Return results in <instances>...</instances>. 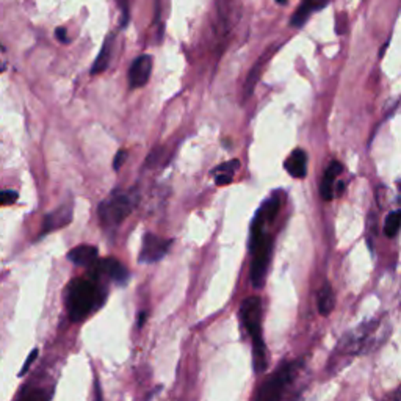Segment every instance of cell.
Segmentation results:
<instances>
[{
  "mask_svg": "<svg viewBox=\"0 0 401 401\" xmlns=\"http://www.w3.org/2000/svg\"><path fill=\"white\" fill-rule=\"evenodd\" d=\"M102 301V294L96 279L75 278L68 284L66 309L68 315L74 323H79L94 311Z\"/></svg>",
  "mask_w": 401,
  "mask_h": 401,
  "instance_id": "1",
  "label": "cell"
},
{
  "mask_svg": "<svg viewBox=\"0 0 401 401\" xmlns=\"http://www.w3.org/2000/svg\"><path fill=\"white\" fill-rule=\"evenodd\" d=\"M240 317L245 324L248 334L253 339V357L254 370L262 373L267 370V346L262 339V301L257 296L246 298L242 302Z\"/></svg>",
  "mask_w": 401,
  "mask_h": 401,
  "instance_id": "2",
  "label": "cell"
},
{
  "mask_svg": "<svg viewBox=\"0 0 401 401\" xmlns=\"http://www.w3.org/2000/svg\"><path fill=\"white\" fill-rule=\"evenodd\" d=\"M138 196L132 192L115 193L99 205V218L105 227H116L122 223L137 205Z\"/></svg>",
  "mask_w": 401,
  "mask_h": 401,
  "instance_id": "3",
  "label": "cell"
},
{
  "mask_svg": "<svg viewBox=\"0 0 401 401\" xmlns=\"http://www.w3.org/2000/svg\"><path fill=\"white\" fill-rule=\"evenodd\" d=\"M300 362H284L259 389L256 401H281L292 379L295 378Z\"/></svg>",
  "mask_w": 401,
  "mask_h": 401,
  "instance_id": "4",
  "label": "cell"
},
{
  "mask_svg": "<svg viewBox=\"0 0 401 401\" xmlns=\"http://www.w3.org/2000/svg\"><path fill=\"white\" fill-rule=\"evenodd\" d=\"M251 249L253 263H251V283L256 289H260L265 284L267 278L270 259H272L273 240L272 237L265 234Z\"/></svg>",
  "mask_w": 401,
  "mask_h": 401,
  "instance_id": "5",
  "label": "cell"
},
{
  "mask_svg": "<svg viewBox=\"0 0 401 401\" xmlns=\"http://www.w3.org/2000/svg\"><path fill=\"white\" fill-rule=\"evenodd\" d=\"M171 240L161 238L155 234H148L143 238L142 253H140V262L142 263H155L164 259L171 248Z\"/></svg>",
  "mask_w": 401,
  "mask_h": 401,
  "instance_id": "6",
  "label": "cell"
},
{
  "mask_svg": "<svg viewBox=\"0 0 401 401\" xmlns=\"http://www.w3.org/2000/svg\"><path fill=\"white\" fill-rule=\"evenodd\" d=\"M90 274L93 279H97L99 276H105V278L115 281L118 284L126 283L129 279V270L119 260L112 257L99 260V262L91 265Z\"/></svg>",
  "mask_w": 401,
  "mask_h": 401,
  "instance_id": "7",
  "label": "cell"
},
{
  "mask_svg": "<svg viewBox=\"0 0 401 401\" xmlns=\"http://www.w3.org/2000/svg\"><path fill=\"white\" fill-rule=\"evenodd\" d=\"M73 214H74L73 204L68 203V204L60 205V207L53 210V212L46 215L44 221H42V229H41L40 237L51 234V232L57 229H63L64 226H68L73 221Z\"/></svg>",
  "mask_w": 401,
  "mask_h": 401,
  "instance_id": "8",
  "label": "cell"
},
{
  "mask_svg": "<svg viewBox=\"0 0 401 401\" xmlns=\"http://www.w3.org/2000/svg\"><path fill=\"white\" fill-rule=\"evenodd\" d=\"M153 73V58L149 55H140L133 60L129 69V83L130 88H142L151 77Z\"/></svg>",
  "mask_w": 401,
  "mask_h": 401,
  "instance_id": "9",
  "label": "cell"
},
{
  "mask_svg": "<svg viewBox=\"0 0 401 401\" xmlns=\"http://www.w3.org/2000/svg\"><path fill=\"white\" fill-rule=\"evenodd\" d=\"M68 259L79 267H91L97 262V248L91 245H80L71 249Z\"/></svg>",
  "mask_w": 401,
  "mask_h": 401,
  "instance_id": "10",
  "label": "cell"
},
{
  "mask_svg": "<svg viewBox=\"0 0 401 401\" xmlns=\"http://www.w3.org/2000/svg\"><path fill=\"white\" fill-rule=\"evenodd\" d=\"M344 166L339 161H331V165L326 168V172L322 179V185H320V194L324 200H331L334 196V181L342 172Z\"/></svg>",
  "mask_w": 401,
  "mask_h": 401,
  "instance_id": "11",
  "label": "cell"
},
{
  "mask_svg": "<svg viewBox=\"0 0 401 401\" xmlns=\"http://www.w3.org/2000/svg\"><path fill=\"white\" fill-rule=\"evenodd\" d=\"M285 170L292 177L302 179L306 177L307 170V155L302 149H296L285 161Z\"/></svg>",
  "mask_w": 401,
  "mask_h": 401,
  "instance_id": "12",
  "label": "cell"
},
{
  "mask_svg": "<svg viewBox=\"0 0 401 401\" xmlns=\"http://www.w3.org/2000/svg\"><path fill=\"white\" fill-rule=\"evenodd\" d=\"M335 307V295L333 287L329 284H324L322 290L318 292V311L322 315H329Z\"/></svg>",
  "mask_w": 401,
  "mask_h": 401,
  "instance_id": "13",
  "label": "cell"
},
{
  "mask_svg": "<svg viewBox=\"0 0 401 401\" xmlns=\"http://www.w3.org/2000/svg\"><path fill=\"white\" fill-rule=\"evenodd\" d=\"M112 42H113V36H108L104 42V46H102V51L99 52V57L96 58L93 69H91V74H101L107 69L108 63H110V55H112Z\"/></svg>",
  "mask_w": 401,
  "mask_h": 401,
  "instance_id": "14",
  "label": "cell"
},
{
  "mask_svg": "<svg viewBox=\"0 0 401 401\" xmlns=\"http://www.w3.org/2000/svg\"><path fill=\"white\" fill-rule=\"evenodd\" d=\"M401 227V210H395V212L389 214L386 218V224H384V234L389 238H392L398 234Z\"/></svg>",
  "mask_w": 401,
  "mask_h": 401,
  "instance_id": "15",
  "label": "cell"
},
{
  "mask_svg": "<svg viewBox=\"0 0 401 401\" xmlns=\"http://www.w3.org/2000/svg\"><path fill=\"white\" fill-rule=\"evenodd\" d=\"M240 168V161L238 160H229L226 161V164H221L216 168H214L212 174L214 176H218V174H231L234 176V172Z\"/></svg>",
  "mask_w": 401,
  "mask_h": 401,
  "instance_id": "16",
  "label": "cell"
},
{
  "mask_svg": "<svg viewBox=\"0 0 401 401\" xmlns=\"http://www.w3.org/2000/svg\"><path fill=\"white\" fill-rule=\"evenodd\" d=\"M19 401H49V397L42 389H29L21 395Z\"/></svg>",
  "mask_w": 401,
  "mask_h": 401,
  "instance_id": "17",
  "label": "cell"
},
{
  "mask_svg": "<svg viewBox=\"0 0 401 401\" xmlns=\"http://www.w3.org/2000/svg\"><path fill=\"white\" fill-rule=\"evenodd\" d=\"M311 8L307 7V5L302 3L300 8H298V12L294 14V18H292V24L295 27H300L306 23V19L309 18V14H311Z\"/></svg>",
  "mask_w": 401,
  "mask_h": 401,
  "instance_id": "18",
  "label": "cell"
},
{
  "mask_svg": "<svg viewBox=\"0 0 401 401\" xmlns=\"http://www.w3.org/2000/svg\"><path fill=\"white\" fill-rule=\"evenodd\" d=\"M259 71H260L259 64H256V66L253 68V71L249 73V75H248V80H246V85H245V94H246V97L251 96V93H253L254 85H256L257 79H259Z\"/></svg>",
  "mask_w": 401,
  "mask_h": 401,
  "instance_id": "19",
  "label": "cell"
},
{
  "mask_svg": "<svg viewBox=\"0 0 401 401\" xmlns=\"http://www.w3.org/2000/svg\"><path fill=\"white\" fill-rule=\"evenodd\" d=\"M19 194L14 190H3L0 192V205H12L18 200Z\"/></svg>",
  "mask_w": 401,
  "mask_h": 401,
  "instance_id": "20",
  "label": "cell"
},
{
  "mask_svg": "<svg viewBox=\"0 0 401 401\" xmlns=\"http://www.w3.org/2000/svg\"><path fill=\"white\" fill-rule=\"evenodd\" d=\"M126 160H127V151H118L115 155V160H113V170L115 171L121 170Z\"/></svg>",
  "mask_w": 401,
  "mask_h": 401,
  "instance_id": "21",
  "label": "cell"
},
{
  "mask_svg": "<svg viewBox=\"0 0 401 401\" xmlns=\"http://www.w3.org/2000/svg\"><path fill=\"white\" fill-rule=\"evenodd\" d=\"M36 357H38V350H34V351H31V353L29 354V357H27V361H25V364H24V367H23V370L19 372V376H24L25 373L29 372V368L31 367V364H34Z\"/></svg>",
  "mask_w": 401,
  "mask_h": 401,
  "instance_id": "22",
  "label": "cell"
},
{
  "mask_svg": "<svg viewBox=\"0 0 401 401\" xmlns=\"http://www.w3.org/2000/svg\"><path fill=\"white\" fill-rule=\"evenodd\" d=\"M302 3L307 5L311 12H315V10H322L328 3V0H305Z\"/></svg>",
  "mask_w": 401,
  "mask_h": 401,
  "instance_id": "23",
  "label": "cell"
},
{
  "mask_svg": "<svg viewBox=\"0 0 401 401\" xmlns=\"http://www.w3.org/2000/svg\"><path fill=\"white\" fill-rule=\"evenodd\" d=\"M232 177H234V176L218 174V176H215V182H216V185H227V183L232 182Z\"/></svg>",
  "mask_w": 401,
  "mask_h": 401,
  "instance_id": "24",
  "label": "cell"
},
{
  "mask_svg": "<svg viewBox=\"0 0 401 401\" xmlns=\"http://www.w3.org/2000/svg\"><path fill=\"white\" fill-rule=\"evenodd\" d=\"M55 36L60 42H64V44H68L69 42V38L66 36V30H64L63 27H60V29L55 30Z\"/></svg>",
  "mask_w": 401,
  "mask_h": 401,
  "instance_id": "25",
  "label": "cell"
},
{
  "mask_svg": "<svg viewBox=\"0 0 401 401\" xmlns=\"http://www.w3.org/2000/svg\"><path fill=\"white\" fill-rule=\"evenodd\" d=\"M94 393H96V401H102V390H101V384H99V381H97V379H96Z\"/></svg>",
  "mask_w": 401,
  "mask_h": 401,
  "instance_id": "26",
  "label": "cell"
},
{
  "mask_svg": "<svg viewBox=\"0 0 401 401\" xmlns=\"http://www.w3.org/2000/svg\"><path fill=\"white\" fill-rule=\"evenodd\" d=\"M387 401H401V387L397 390V392L390 395Z\"/></svg>",
  "mask_w": 401,
  "mask_h": 401,
  "instance_id": "27",
  "label": "cell"
},
{
  "mask_svg": "<svg viewBox=\"0 0 401 401\" xmlns=\"http://www.w3.org/2000/svg\"><path fill=\"white\" fill-rule=\"evenodd\" d=\"M344 190H345V183H344V182H339V185L335 187V192H337L339 196L344 193Z\"/></svg>",
  "mask_w": 401,
  "mask_h": 401,
  "instance_id": "28",
  "label": "cell"
},
{
  "mask_svg": "<svg viewBox=\"0 0 401 401\" xmlns=\"http://www.w3.org/2000/svg\"><path fill=\"white\" fill-rule=\"evenodd\" d=\"M276 2L281 3V5H284V3H287V0H276Z\"/></svg>",
  "mask_w": 401,
  "mask_h": 401,
  "instance_id": "29",
  "label": "cell"
}]
</instances>
